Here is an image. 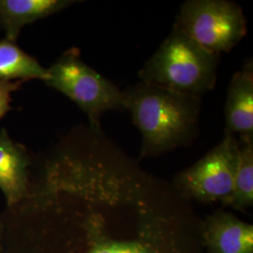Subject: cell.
I'll return each instance as SVG.
<instances>
[{
	"label": "cell",
	"instance_id": "277c9868",
	"mask_svg": "<svg viewBox=\"0 0 253 253\" xmlns=\"http://www.w3.org/2000/svg\"><path fill=\"white\" fill-rule=\"evenodd\" d=\"M46 71V85L75 102L95 130H100L104 113L126 111L123 91L84 63L78 48L68 49Z\"/></svg>",
	"mask_w": 253,
	"mask_h": 253
},
{
	"label": "cell",
	"instance_id": "52a82bcc",
	"mask_svg": "<svg viewBox=\"0 0 253 253\" xmlns=\"http://www.w3.org/2000/svg\"><path fill=\"white\" fill-rule=\"evenodd\" d=\"M201 240L209 253H253V225L217 210L201 221Z\"/></svg>",
	"mask_w": 253,
	"mask_h": 253
},
{
	"label": "cell",
	"instance_id": "6da1fadb",
	"mask_svg": "<svg viewBox=\"0 0 253 253\" xmlns=\"http://www.w3.org/2000/svg\"><path fill=\"white\" fill-rule=\"evenodd\" d=\"M51 171L74 208L69 253H205L187 201L122 161L65 155Z\"/></svg>",
	"mask_w": 253,
	"mask_h": 253
},
{
	"label": "cell",
	"instance_id": "7a4b0ae2",
	"mask_svg": "<svg viewBox=\"0 0 253 253\" xmlns=\"http://www.w3.org/2000/svg\"><path fill=\"white\" fill-rule=\"evenodd\" d=\"M123 93L126 110L143 138L141 158L189 145L196 135L202 104L198 96L144 82Z\"/></svg>",
	"mask_w": 253,
	"mask_h": 253
},
{
	"label": "cell",
	"instance_id": "30bf717a",
	"mask_svg": "<svg viewBox=\"0 0 253 253\" xmlns=\"http://www.w3.org/2000/svg\"><path fill=\"white\" fill-rule=\"evenodd\" d=\"M27 152L15 143L5 128L0 130V188L9 202H15L26 190Z\"/></svg>",
	"mask_w": 253,
	"mask_h": 253
},
{
	"label": "cell",
	"instance_id": "5b68a950",
	"mask_svg": "<svg viewBox=\"0 0 253 253\" xmlns=\"http://www.w3.org/2000/svg\"><path fill=\"white\" fill-rule=\"evenodd\" d=\"M174 25L213 54L230 52L247 34L242 8L228 0H188Z\"/></svg>",
	"mask_w": 253,
	"mask_h": 253
},
{
	"label": "cell",
	"instance_id": "8992f818",
	"mask_svg": "<svg viewBox=\"0 0 253 253\" xmlns=\"http://www.w3.org/2000/svg\"><path fill=\"white\" fill-rule=\"evenodd\" d=\"M239 156V141L235 136H225L197 163L176 174L172 189L187 202H220L225 206L233 190Z\"/></svg>",
	"mask_w": 253,
	"mask_h": 253
},
{
	"label": "cell",
	"instance_id": "9c48e42d",
	"mask_svg": "<svg viewBox=\"0 0 253 253\" xmlns=\"http://www.w3.org/2000/svg\"><path fill=\"white\" fill-rule=\"evenodd\" d=\"M76 3L71 0H0V27L5 39L16 42L21 29Z\"/></svg>",
	"mask_w": 253,
	"mask_h": 253
},
{
	"label": "cell",
	"instance_id": "ba28073f",
	"mask_svg": "<svg viewBox=\"0 0 253 253\" xmlns=\"http://www.w3.org/2000/svg\"><path fill=\"white\" fill-rule=\"evenodd\" d=\"M225 136L239 135V142L253 141V62L245 60L233 75L227 91Z\"/></svg>",
	"mask_w": 253,
	"mask_h": 253
},
{
	"label": "cell",
	"instance_id": "7c38bea8",
	"mask_svg": "<svg viewBox=\"0 0 253 253\" xmlns=\"http://www.w3.org/2000/svg\"><path fill=\"white\" fill-rule=\"evenodd\" d=\"M240 156L233 190L225 207L246 210L253 206V141L239 142Z\"/></svg>",
	"mask_w": 253,
	"mask_h": 253
},
{
	"label": "cell",
	"instance_id": "4fadbf2b",
	"mask_svg": "<svg viewBox=\"0 0 253 253\" xmlns=\"http://www.w3.org/2000/svg\"><path fill=\"white\" fill-rule=\"evenodd\" d=\"M23 81H0V120L11 109V93L17 90Z\"/></svg>",
	"mask_w": 253,
	"mask_h": 253
},
{
	"label": "cell",
	"instance_id": "3957f363",
	"mask_svg": "<svg viewBox=\"0 0 253 253\" xmlns=\"http://www.w3.org/2000/svg\"><path fill=\"white\" fill-rule=\"evenodd\" d=\"M218 61L219 55L206 50L173 25L138 76L141 82L200 97L214 88Z\"/></svg>",
	"mask_w": 253,
	"mask_h": 253
},
{
	"label": "cell",
	"instance_id": "8fae6325",
	"mask_svg": "<svg viewBox=\"0 0 253 253\" xmlns=\"http://www.w3.org/2000/svg\"><path fill=\"white\" fill-rule=\"evenodd\" d=\"M46 76V69L16 42L7 39L0 41V81H44Z\"/></svg>",
	"mask_w": 253,
	"mask_h": 253
}]
</instances>
